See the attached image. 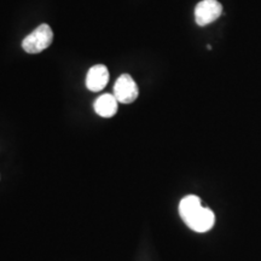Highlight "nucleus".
Wrapping results in <instances>:
<instances>
[{
  "mask_svg": "<svg viewBox=\"0 0 261 261\" xmlns=\"http://www.w3.org/2000/svg\"><path fill=\"white\" fill-rule=\"evenodd\" d=\"M179 214L184 223L195 232H207L214 226L215 215L210 208L202 205L200 197L185 196L179 203Z\"/></svg>",
  "mask_w": 261,
  "mask_h": 261,
  "instance_id": "1",
  "label": "nucleus"
},
{
  "mask_svg": "<svg viewBox=\"0 0 261 261\" xmlns=\"http://www.w3.org/2000/svg\"><path fill=\"white\" fill-rule=\"evenodd\" d=\"M54 41V32L46 23L40 24L22 41V48L28 54H40Z\"/></svg>",
  "mask_w": 261,
  "mask_h": 261,
  "instance_id": "2",
  "label": "nucleus"
},
{
  "mask_svg": "<svg viewBox=\"0 0 261 261\" xmlns=\"http://www.w3.org/2000/svg\"><path fill=\"white\" fill-rule=\"evenodd\" d=\"M223 14V5L218 0H202L195 8V21L204 27L217 21Z\"/></svg>",
  "mask_w": 261,
  "mask_h": 261,
  "instance_id": "3",
  "label": "nucleus"
},
{
  "mask_svg": "<svg viewBox=\"0 0 261 261\" xmlns=\"http://www.w3.org/2000/svg\"><path fill=\"white\" fill-rule=\"evenodd\" d=\"M139 90L135 79L128 74L120 75L114 85V96L122 104L133 103L138 98Z\"/></svg>",
  "mask_w": 261,
  "mask_h": 261,
  "instance_id": "4",
  "label": "nucleus"
},
{
  "mask_svg": "<svg viewBox=\"0 0 261 261\" xmlns=\"http://www.w3.org/2000/svg\"><path fill=\"white\" fill-rule=\"evenodd\" d=\"M109 83V70L106 65L97 64L90 68L86 75V87L92 92H99Z\"/></svg>",
  "mask_w": 261,
  "mask_h": 261,
  "instance_id": "5",
  "label": "nucleus"
},
{
  "mask_svg": "<svg viewBox=\"0 0 261 261\" xmlns=\"http://www.w3.org/2000/svg\"><path fill=\"white\" fill-rule=\"evenodd\" d=\"M94 112L102 117H113L117 113L119 102L114 94L104 93L96 99L93 104Z\"/></svg>",
  "mask_w": 261,
  "mask_h": 261,
  "instance_id": "6",
  "label": "nucleus"
}]
</instances>
